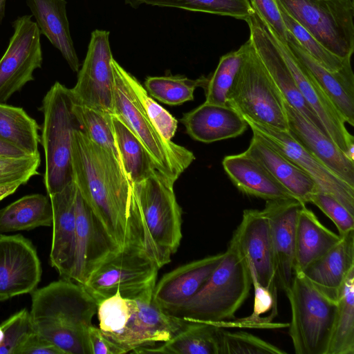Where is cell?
<instances>
[{"label": "cell", "instance_id": "7", "mask_svg": "<svg viewBox=\"0 0 354 354\" xmlns=\"http://www.w3.org/2000/svg\"><path fill=\"white\" fill-rule=\"evenodd\" d=\"M74 102L71 90L59 82H55L42 100L40 142L45 153L44 183L48 196L73 181L72 139L74 130L79 127L73 111Z\"/></svg>", "mask_w": 354, "mask_h": 354}, {"label": "cell", "instance_id": "46", "mask_svg": "<svg viewBox=\"0 0 354 354\" xmlns=\"http://www.w3.org/2000/svg\"><path fill=\"white\" fill-rule=\"evenodd\" d=\"M255 14L277 37L286 42L287 30L277 0H248Z\"/></svg>", "mask_w": 354, "mask_h": 354}, {"label": "cell", "instance_id": "20", "mask_svg": "<svg viewBox=\"0 0 354 354\" xmlns=\"http://www.w3.org/2000/svg\"><path fill=\"white\" fill-rule=\"evenodd\" d=\"M76 239L71 280L83 285L94 269L111 253L120 249L77 187Z\"/></svg>", "mask_w": 354, "mask_h": 354}, {"label": "cell", "instance_id": "18", "mask_svg": "<svg viewBox=\"0 0 354 354\" xmlns=\"http://www.w3.org/2000/svg\"><path fill=\"white\" fill-rule=\"evenodd\" d=\"M245 21L250 30L249 39L283 99L328 136L316 113L301 94L266 26L255 13Z\"/></svg>", "mask_w": 354, "mask_h": 354}, {"label": "cell", "instance_id": "19", "mask_svg": "<svg viewBox=\"0 0 354 354\" xmlns=\"http://www.w3.org/2000/svg\"><path fill=\"white\" fill-rule=\"evenodd\" d=\"M304 204L295 198L266 201L262 211L268 219L273 246L276 280L284 292L297 274L295 263L296 225Z\"/></svg>", "mask_w": 354, "mask_h": 354}, {"label": "cell", "instance_id": "47", "mask_svg": "<svg viewBox=\"0 0 354 354\" xmlns=\"http://www.w3.org/2000/svg\"><path fill=\"white\" fill-rule=\"evenodd\" d=\"M90 354H123L124 351L106 338L101 330L91 325L88 330Z\"/></svg>", "mask_w": 354, "mask_h": 354}, {"label": "cell", "instance_id": "22", "mask_svg": "<svg viewBox=\"0 0 354 354\" xmlns=\"http://www.w3.org/2000/svg\"><path fill=\"white\" fill-rule=\"evenodd\" d=\"M74 180L62 190L49 196L53 211V237L50 263L62 279H71L76 239Z\"/></svg>", "mask_w": 354, "mask_h": 354}, {"label": "cell", "instance_id": "26", "mask_svg": "<svg viewBox=\"0 0 354 354\" xmlns=\"http://www.w3.org/2000/svg\"><path fill=\"white\" fill-rule=\"evenodd\" d=\"M252 133L250 145L244 152L261 163L297 201L304 205L310 203L312 195L319 191L315 181L265 138Z\"/></svg>", "mask_w": 354, "mask_h": 354}, {"label": "cell", "instance_id": "12", "mask_svg": "<svg viewBox=\"0 0 354 354\" xmlns=\"http://www.w3.org/2000/svg\"><path fill=\"white\" fill-rule=\"evenodd\" d=\"M32 15L19 16L12 23L13 34L0 59V103H6L41 67V34Z\"/></svg>", "mask_w": 354, "mask_h": 354}, {"label": "cell", "instance_id": "31", "mask_svg": "<svg viewBox=\"0 0 354 354\" xmlns=\"http://www.w3.org/2000/svg\"><path fill=\"white\" fill-rule=\"evenodd\" d=\"M221 327L187 320L185 325L169 340L159 345L140 348L136 353L219 354Z\"/></svg>", "mask_w": 354, "mask_h": 354}, {"label": "cell", "instance_id": "17", "mask_svg": "<svg viewBox=\"0 0 354 354\" xmlns=\"http://www.w3.org/2000/svg\"><path fill=\"white\" fill-rule=\"evenodd\" d=\"M41 273L37 250L28 239L0 234V301L34 292Z\"/></svg>", "mask_w": 354, "mask_h": 354}, {"label": "cell", "instance_id": "14", "mask_svg": "<svg viewBox=\"0 0 354 354\" xmlns=\"http://www.w3.org/2000/svg\"><path fill=\"white\" fill-rule=\"evenodd\" d=\"M255 132L274 149L307 174L317 184L319 191L341 203L354 215V187L307 151L288 132L263 124L242 115Z\"/></svg>", "mask_w": 354, "mask_h": 354}, {"label": "cell", "instance_id": "2", "mask_svg": "<svg viewBox=\"0 0 354 354\" xmlns=\"http://www.w3.org/2000/svg\"><path fill=\"white\" fill-rule=\"evenodd\" d=\"M31 294L35 331L64 354H90L88 330L98 304L84 287L62 278Z\"/></svg>", "mask_w": 354, "mask_h": 354}, {"label": "cell", "instance_id": "40", "mask_svg": "<svg viewBox=\"0 0 354 354\" xmlns=\"http://www.w3.org/2000/svg\"><path fill=\"white\" fill-rule=\"evenodd\" d=\"M278 6L286 30L296 39L302 48L317 63L328 70L337 71L351 62V59H344L330 52L307 30L289 15L279 3Z\"/></svg>", "mask_w": 354, "mask_h": 354}, {"label": "cell", "instance_id": "11", "mask_svg": "<svg viewBox=\"0 0 354 354\" xmlns=\"http://www.w3.org/2000/svg\"><path fill=\"white\" fill-rule=\"evenodd\" d=\"M278 3L336 56L354 51L353 0H277Z\"/></svg>", "mask_w": 354, "mask_h": 354}, {"label": "cell", "instance_id": "6", "mask_svg": "<svg viewBox=\"0 0 354 354\" xmlns=\"http://www.w3.org/2000/svg\"><path fill=\"white\" fill-rule=\"evenodd\" d=\"M111 65L114 75L113 115L140 141L156 169L175 183L195 160V156L185 147L162 137L131 87L129 72L114 58Z\"/></svg>", "mask_w": 354, "mask_h": 354}, {"label": "cell", "instance_id": "34", "mask_svg": "<svg viewBox=\"0 0 354 354\" xmlns=\"http://www.w3.org/2000/svg\"><path fill=\"white\" fill-rule=\"evenodd\" d=\"M337 310L327 354H354V268L337 299Z\"/></svg>", "mask_w": 354, "mask_h": 354}, {"label": "cell", "instance_id": "32", "mask_svg": "<svg viewBox=\"0 0 354 354\" xmlns=\"http://www.w3.org/2000/svg\"><path fill=\"white\" fill-rule=\"evenodd\" d=\"M49 196L34 194L23 196L0 209V234L52 226Z\"/></svg>", "mask_w": 354, "mask_h": 354}, {"label": "cell", "instance_id": "21", "mask_svg": "<svg viewBox=\"0 0 354 354\" xmlns=\"http://www.w3.org/2000/svg\"><path fill=\"white\" fill-rule=\"evenodd\" d=\"M224 254L189 262L164 274L153 288V302L167 314L181 307L205 283Z\"/></svg>", "mask_w": 354, "mask_h": 354}, {"label": "cell", "instance_id": "49", "mask_svg": "<svg viewBox=\"0 0 354 354\" xmlns=\"http://www.w3.org/2000/svg\"><path fill=\"white\" fill-rule=\"evenodd\" d=\"M30 156L25 150L10 142V140L0 136V157L8 158H20Z\"/></svg>", "mask_w": 354, "mask_h": 354}, {"label": "cell", "instance_id": "16", "mask_svg": "<svg viewBox=\"0 0 354 354\" xmlns=\"http://www.w3.org/2000/svg\"><path fill=\"white\" fill-rule=\"evenodd\" d=\"M233 234L246 259L252 280L278 298L269 222L262 210L248 209Z\"/></svg>", "mask_w": 354, "mask_h": 354}, {"label": "cell", "instance_id": "51", "mask_svg": "<svg viewBox=\"0 0 354 354\" xmlns=\"http://www.w3.org/2000/svg\"><path fill=\"white\" fill-rule=\"evenodd\" d=\"M6 0H0V26L5 16Z\"/></svg>", "mask_w": 354, "mask_h": 354}, {"label": "cell", "instance_id": "30", "mask_svg": "<svg viewBox=\"0 0 354 354\" xmlns=\"http://www.w3.org/2000/svg\"><path fill=\"white\" fill-rule=\"evenodd\" d=\"M342 239L324 226L316 215L306 205L299 210L295 239L296 271L301 272L310 264L317 261Z\"/></svg>", "mask_w": 354, "mask_h": 354}, {"label": "cell", "instance_id": "13", "mask_svg": "<svg viewBox=\"0 0 354 354\" xmlns=\"http://www.w3.org/2000/svg\"><path fill=\"white\" fill-rule=\"evenodd\" d=\"M109 32H92L77 83L71 88L75 102L113 115L114 75Z\"/></svg>", "mask_w": 354, "mask_h": 354}, {"label": "cell", "instance_id": "15", "mask_svg": "<svg viewBox=\"0 0 354 354\" xmlns=\"http://www.w3.org/2000/svg\"><path fill=\"white\" fill-rule=\"evenodd\" d=\"M269 31L301 94L316 113L328 136L346 156L354 162V137L347 130L341 114L287 43Z\"/></svg>", "mask_w": 354, "mask_h": 354}, {"label": "cell", "instance_id": "41", "mask_svg": "<svg viewBox=\"0 0 354 354\" xmlns=\"http://www.w3.org/2000/svg\"><path fill=\"white\" fill-rule=\"evenodd\" d=\"M283 354L286 351L261 338L244 331L220 328L219 354Z\"/></svg>", "mask_w": 354, "mask_h": 354}, {"label": "cell", "instance_id": "44", "mask_svg": "<svg viewBox=\"0 0 354 354\" xmlns=\"http://www.w3.org/2000/svg\"><path fill=\"white\" fill-rule=\"evenodd\" d=\"M40 162L39 153L20 158L0 157V185L12 183L26 184L38 174Z\"/></svg>", "mask_w": 354, "mask_h": 354}, {"label": "cell", "instance_id": "23", "mask_svg": "<svg viewBox=\"0 0 354 354\" xmlns=\"http://www.w3.org/2000/svg\"><path fill=\"white\" fill-rule=\"evenodd\" d=\"M283 104L290 135L315 158L354 187V162L328 136L283 99Z\"/></svg>", "mask_w": 354, "mask_h": 354}, {"label": "cell", "instance_id": "48", "mask_svg": "<svg viewBox=\"0 0 354 354\" xmlns=\"http://www.w3.org/2000/svg\"><path fill=\"white\" fill-rule=\"evenodd\" d=\"M18 354H64V353L35 331L22 345Z\"/></svg>", "mask_w": 354, "mask_h": 354}, {"label": "cell", "instance_id": "28", "mask_svg": "<svg viewBox=\"0 0 354 354\" xmlns=\"http://www.w3.org/2000/svg\"><path fill=\"white\" fill-rule=\"evenodd\" d=\"M354 268V230L342 236L339 242L301 273L315 287L337 300L350 271Z\"/></svg>", "mask_w": 354, "mask_h": 354}, {"label": "cell", "instance_id": "36", "mask_svg": "<svg viewBox=\"0 0 354 354\" xmlns=\"http://www.w3.org/2000/svg\"><path fill=\"white\" fill-rule=\"evenodd\" d=\"M127 5L138 8L143 4L180 8L231 17L246 21L254 14L248 0H124Z\"/></svg>", "mask_w": 354, "mask_h": 354}, {"label": "cell", "instance_id": "29", "mask_svg": "<svg viewBox=\"0 0 354 354\" xmlns=\"http://www.w3.org/2000/svg\"><path fill=\"white\" fill-rule=\"evenodd\" d=\"M41 35L61 53L71 69L78 72L79 59L73 45L65 0H26Z\"/></svg>", "mask_w": 354, "mask_h": 354}, {"label": "cell", "instance_id": "35", "mask_svg": "<svg viewBox=\"0 0 354 354\" xmlns=\"http://www.w3.org/2000/svg\"><path fill=\"white\" fill-rule=\"evenodd\" d=\"M39 127L21 107L0 103V136L15 143L30 155L39 153Z\"/></svg>", "mask_w": 354, "mask_h": 354}, {"label": "cell", "instance_id": "33", "mask_svg": "<svg viewBox=\"0 0 354 354\" xmlns=\"http://www.w3.org/2000/svg\"><path fill=\"white\" fill-rule=\"evenodd\" d=\"M115 142L122 168L131 183L150 176L156 169L142 144L117 116L111 115Z\"/></svg>", "mask_w": 354, "mask_h": 354}, {"label": "cell", "instance_id": "4", "mask_svg": "<svg viewBox=\"0 0 354 354\" xmlns=\"http://www.w3.org/2000/svg\"><path fill=\"white\" fill-rule=\"evenodd\" d=\"M99 328L124 353L169 340L187 320L166 313L152 301V294L135 299L119 290L98 304Z\"/></svg>", "mask_w": 354, "mask_h": 354}, {"label": "cell", "instance_id": "45", "mask_svg": "<svg viewBox=\"0 0 354 354\" xmlns=\"http://www.w3.org/2000/svg\"><path fill=\"white\" fill-rule=\"evenodd\" d=\"M310 203L333 222L340 236L354 230V215L332 196L318 191L312 195Z\"/></svg>", "mask_w": 354, "mask_h": 354}, {"label": "cell", "instance_id": "3", "mask_svg": "<svg viewBox=\"0 0 354 354\" xmlns=\"http://www.w3.org/2000/svg\"><path fill=\"white\" fill-rule=\"evenodd\" d=\"M174 183L157 170L131 183V214L136 240L160 268L170 262L182 239V210Z\"/></svg>", "mask_w": 354, "mask_h": 354}, {"label": "cell", "instance_id": "10", "mask_svg": "<svg viewBox=\"0 0 354 354\" xmlns=\"http://www.w3.org/2000/svg\"><path fill=\"white\" fill-rule=\"evenodd\" d=\"M249 40L246 56L228 93L227 104L254 122L288 131L282 95Z\"/></svg>", "mask_w": 354, "mask_h": 354}, {"label": "cell", "instance_id": "5", "mask_svg": "<svg viewBox=\"0 0 354 354\" xmlns=\"http://www.w3.org/2000/svg\"><path fill=\"white\" fill-rule=\"evenodd\" d=\"M224 257L198 292L169 313L184 319L216 324L234 318L250 295L251 274L233 234Z\"/></svg>", "mask_w": 354, "mask_h": 354}, {"label": "cell", "instance_id": "8", "mask_svg": "<svg viewBox=\"0 0 354 354\" xmlns=\"http://www.w3.org/2000/svg\"><path fill=\"white\" fill-rule=\"evenodd\" d=\"M290 306L289 335L297 354H327L337 310L334 300L297 272L285 292Z\"/></svg>", "mask_w": 354, "mask_h": 354}, {"label": "cell", "instance_id": "27", "mask_svg": "<svg viewBox=\"0 0 354 354\" xmlns=\"http://www.w3.org/2000/svg\"><path fill=\"white\" fill-rule=\"evenodd\" d=\"M222 165L231 181L244 194L266 201L295 198L261 163L245 152L225 156Z\"/></svg>", "mask_w": 354, "mask_h": 354}, {"label": "cell", "instance_id": "25", "mask_svg": "<svg viewBox=\"0 0 354 354\" xmlns=\"http://www.w3.org/2000/svg\"><path fill=\"white\" fill-rule=\"evenodd\" d=\"M180 121L190 137L203 143L236 138L248 126L243 116L231 106L206 102L184 113Z\"/></svg>", "mask_w": 354, "mask_h": 354}, {"label": "cell", "instance_id": "42", "mask_svg": "<svg viewBox=\"0 0 354 354\" xmlns=\"http://www.w3.org/2000/svg\"><path fill=\"white\" fill-rule=\"evenodd\" d=\"M34 332L29 311L24 308L13 314L0 324V354H18Z\"/></svg>", "mask_w": 354, "mask_h": 354}, {"label": "cell", "instance_id": "37", "mask_svg": "<svg viewBox=\"0 0 354 354\" xmlns=\"http://www.w3.org/2000/svg\"><path fill=\"white\" fill-rule=\"evenodd\" d=\"M249 45L248 39L239 49L220 57L217 67L208 78L205 88V102L218 105H227L228 93L245 59Z\"/></svg>", "mask_w": 354, "mask_h": 354}, {"label": "cell", "instance_id": "1", "mask_svg": "<svg viewBox=\"0 0 354 354\" xmlns=\"http://www.w3.org/2000/svg\"><path fill=\"white\" fill-rule=\"evenodd\" d=\"M71 160L79 192L113 243L119 248L140 247L131 214V182L120 161L80 127L73 133Z\"/></svg>", "mask_w": 354, "mask_h": 354}, {"label": "cell", "instance_id": "24", "mask_svg": "<svg viewBox=\"0 0 354 354\" xmlns=\"http://www.w3.org/2000/svg\"><path fill=\"white\" fill-rule=\"evenodd\" d=\"M286 43L307 68L341 114L344 122L354 125V75L351 62L337 71L326 69L313 59L287 31Z\"/></svg>", "mask_w": 354, "mask_h": 354}, {"label": "cell", "instance_id": "39", "mask_svg": "<svg viewBox=\"0 0 354 354\" xmlns=\"http://www.w3.org/2000/svg\"><path fill=\"white\" fill-rule=\"evenodd\" d=\"M73 113L79 127L96 145L111 152L121 163L111 123V115L74 102ZM122 165V164H121Z\"/></svg>", "mask_w": 354, "mask_h": 354}, {"label": "cell", "instance_id": "38", "mask_svg": "<svg viewBox=\"0 0 354 354\" xmlns=\"http://www.w3.org/2000/svg\"><path fill=\"white\" fill-rule=\"evenodd\" d=\"M208 77L191 80L180 75L148 77L145 89L158 101L169 105H179L194 100V92L198 86L205 88Z\"/></svg>", "mask_w": 354, "mask_h": 354}, {"label": "cell", "instance_id": "50", "mask_svg": "<svg viewBox=\"0 0 354 354\" xmlns=\"http://www.w3.org/2000/svg\"><path fill=\"white\" fill-rule=\"evenodd\" d=\"M21 185V183H12L0 185V201L13 194Z\"/></svg>", "mask_w": 354, "mask_h": 354}, {"label": "cell", "instance_id": "9", "mask_svg": "<svg viewBox=\"0 0 354 354\" xmlns=\"http://www.w3.org/2000/svg\"><path fill=\"white\" fill-rule=\"evenodd\" d=\"M159 269L142 248L129 245L107 256L82 286L98 304L118 290L135 299L153 293Z\"/></svg>", "mask_w": 354, "mask_h": 354}, {"label": "cell", "instance_id": "43", "mask_svg": "<svg viewBox=\"0 0 354 354\" xmlns=\"http://www.w3.org/2000/svg\"><path fill=\"white\" fill-rule=\"evenodd\" d=\"M128 79L153 124L165 139L171 140L177 129V120L152 99L148 95L145 88L129 73H128Z\"/></svg>", "mask_w": 354, "mask_h": 354}]
</instances>
